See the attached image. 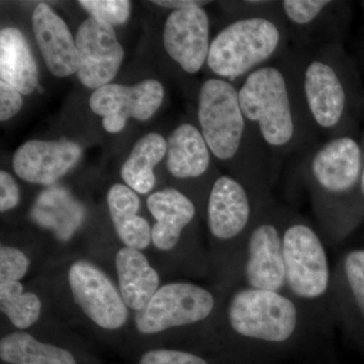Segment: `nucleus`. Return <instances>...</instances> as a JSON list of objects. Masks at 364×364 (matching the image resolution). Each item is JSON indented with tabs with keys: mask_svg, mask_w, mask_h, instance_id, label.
<instances>
[{
	"mask_svg": "<svg viewBox=\"0 0 364 364\" xmlns=\"http://www.w3.org/2000/svg\"><path fill=\"white\" fill-rule=\"evenodd\" d=\"M238 93L244 117L265 147L282 152L296 145L303 111L282 69L260 67L244 79Z\"/></svg>",
	"mask_w": 364,
	"mask_h": 364,
	"instance_id": "1",
	"label": "nucleus"
},
{
	"mask_svg": "<svg viewBox=\"0 0 364 364\" xmlns=\"http://www.w3.org/2000/svg\"><path fill=\"white\" fill-rule=\"evenodd\" d=\"M284 43L279 21L254 14L230 23L210 42L207 64L215 75L232 81L265 66Z\"/></svg>",
	"mask_w": 364,
	"mask_h": 364,
	"instance_id": "2",
	"label": "nucleus"
},
{
	"mask_svg": "<svg viewBox=\"0 0 364 364\" xmlns=\"http://www.w3.org/2000/svg\"><path fill=\"white\" fill-rule=\"evenodd\" d=\"M198 119L210 152L221 161L240 157L244 144L258 136L242 112L238 90L230 81L210 78L198 92Z\"/></svg>",
	"mask_w": 364,
	"mask_h": 364,
	"instance_id": "3",
	"label": "nucleus"
},
{
	"mask_svg": "<svg viewBox=\"0 0 364 364\" xmlns=\"http://www.w3.org/2000/svg\"><path fill=\"white\" fill-rule=\"evenodd\" d=\"M228 318L237 334L267 343H284L298 326V310L291 299L251 287L234 294Z\"/></svg>",
	"mask_w": 364,
	"mask_h": 364,
	"instance_id": "4",
	"label": "nucleus"
},
{
	"mask_svg": "<svg viewBox=\"0 0 364 364\" xmlns=\"http://www.w3.org/2000/svg\"><path fill=\"white\" fill-rule=\"evenodd\" d=\"M215 308V299L205 287L191 282H170L160 287L134 322L143 335H155L171 328L196 324Z\"/></svg>",
	"mask_w": 364,
	"mask_h": 364,
	"instance_id": "5",
	"label": "nucleus"
},
{
	"mask_svg": "<svg viewBox=\"0 0 364 364\" xmlns=\"http://www.w3.org/2000/svg\"><path fill=\"white\" fill-rule=\"evenodd\" d=\"M287 284L296 296L320 298L329 286L327 254L317 233L304 223H294L282 235Z\"/></svg>",
	"mask_w": 364,
	"mask_h": 364,
	"instance_id": "6",
	"label": "nucleus"
},
{
	"mask_svg": "<svg viewBox=\"0 0 364 364\" xmlns=\"http://www.w3.org/2000/svg\"><path fill=\"white\" fill-rule=\"evenodd\" d=\"M72 296L86 317L102 329H121L128 322L129 308L107 273L95 263L78 260L69 268Z\"/></svg>",
	"mask_w": 364,
	"mask_h": 364,
	"instance_id": "7",
	"label": "nucleus"
},
{
	"mask_svg": "<svg viewBox=\"0 0 364 364\" xmlns=\"http://www.w3.org/2000/svg\"><path fill=\"white\" fill-rule=\"evenodd\" d=\"M164 88L155 79H146L135 85L109 83L93 91L91 111L102 117V127L109 133L124 130L129 119L147 121L161 107Z\"/></svg>",
	"mask_w": 364,
	"mask_h": 364,
	"instance_id": "8",
	"label": "nucleus"
},
{
	"mask_svg": "<svg viewBox=\"0 0 364 364\" xmlns=\"http://www.w3.org/2000/svg\"><path fill=\"white\" fill-rule=\"evenodd\" d=\"M304 107L320 130L331 132L339 126L346 109L347 95L329 53L306 62L301 74Z\"/></svg>",
	"mask_w": 364,
	"mask_h": 364,
	"instance_id": "9",
	"label": "nucleus"
},
{
	"mask_svg": "<svg viewBox=\"0 0 364 364\" xmlns=\"http://www.w3.org/2000/svg\"><path fill=\"white\" fill-rule=\"evenodd\" d=\"M75 42L79 81L95 90L109 85L121 68L124 56L114 26L90 16L79 26Z\"/></svg>",
	"mask_w": 364,
	"mask_h": 364,
	"instance_id": "10",
	"label": "nucleus"
},
{
	"mask_svg": "<svg viewBox=\"0 0 364 364\" xmlns=\"http://www.w3.org/2000/svg\"><path fill=\"white\" fill-rule=\"evenodd\" d=\"M163 44L170 58L188 74L198 73L210 52V21L203 7L177 9L165 21Z\"/></svg>",
	"mask_w": 364,
	"mask_h": 364,
	"instance_id": "11",
	"label": "nucleus"
},
{
	"mask_svg": "<svg viewBox=\"0 0 364 364\" xmlns=\"http://www.w3.org/2000/svg\"><path fill=\"white\" fill-rule=\"evenodd\" d=\"M81 155L80 146L72 141L31 140L14 152L13 166L23 181L50 186L65 176Z\"/></svg>",
	"mask_w": 364,
	"mask_h": 364,
	"instance_id": "12",
	"label": "nucleus"
},
{
	"mask_svg": "<svg viewBox=\"0 0 364 364\" xmlns=\"http://www.w3.org/2000/svg\"><path fill=\"white\" fill-rule=\"evenodd\" d=\"M310 171L314 181L325 193H347L361 176V151L358 144L347 136L331 139L313 153Z\"/></svg>",
	"mask_w": 364,
	"mask_h": 364,
	"instance_id": "13",
	"label": "nucleus"
},
{
	"mask_svg": "<svg viewBox=\"0 0 364 364\" xmlns=\"http://www.w3.org/2000/svg\"><path fill=\"white\" fill-rule=\"evenodd\" d=\"M33 31L47 68L56 77L77 73L79 55L75 40L65 21L48 4L33 9Z\"/></svg>",
	"mask_w": 364,
	"mask_h": 364,
	"instance_id": "14",
	"label": "nucleus"
},
{
	"mask_svg": "<svg viewBox=\"0 0 364 364\" xmlns=\"http://www.w3.org/2000/svg\"><path fill=\"white\" fill-rule=\"evenodd\" d=\"M245 277L251 289L277 293L287 284L282 237L272 223H261L250 235Z\"/></svg>",
	"mask_w": 364,
	"mask_h": 364,
	"instance_id": "15",
	"label": "nucleus"
},
{
	"mask_svg": "<svg viewBox=\"0 0 364 364\" xmlns=\"http://www.w3.org/2000/svg\"><path fill=\"white\" fill-rule=\"evenodd\" d=\"M250 218V198L243 184L232 176L218 177L208 196L210 234L220 240L233 239L246 229Z\"/></svg>",
	"mask_w": 364,
	"mask_h": 364,
	"instance_id": "16",
	"label": "nucleus"
},
{
	"mask_svg": "<svg viewBox=\"0 0 364 364\" xmlns=\"http://www.w3.org/2000/svg\"><path fill=\"white\" fill-rule=\"evenodd\" d=\"M148 210L156 223L152 243L160 251L176 248L184 228L193 222L196 207L191 198L176 188L163 189L147 198Z\"/></svg>",
	"mask_w": 364,
	"mask_h": 364,
	"instance_id": "17",
	"label": "nucleus"
},
{
	"mask_svg": "<svg viewBox=\"0 0 364 364\" xmlns=\"http://www.w3.org/2000/svg\"><path fill=\"white\" fill-rule=\"evenodd\" d=\"M116 269L124 303L131 310L139 312L159 289V274L142 251L127 246L117 252Z\"/></svg>",
	"mask_w": 364,
	"mask_h": 364,
	"instance_id": "18",
	"label": "nucleus"
},
{
	"mask_svg": "<svg viewBox=\"0 0 364 364\" xmlns=\"http://www.w3.org/2000/svg\"><path fill=\"white\" fill-rule=\"evenodd\" d=\"M210 152L202 132L191 124H182L167 140L166 166L178 179H193L208 171Z\"/></svg>",
	"mask_w": 364,
	"mask_h": 364,
	"instance_id": "19",
	"label": "nucleus"
},
{
	"mask_svg": "<svg viewBox=\"0 0 364 364\" xmlns=\"http://www.w3.org/2000/svg\"><path fill=\"white\" fill-rule=\"evenodd\" d=\"M0 80L25 95L39 86L37 63L18 28H6L0 32Z\"/></svg>",
	"mask_w": 364,
	"mask_h": 364,
	"instance_id": "20",
	"label": "nucleus"
},
{
	"mask_svg": "<svg viewBox=\"0 0 364 364\" xmlns=\"http://www.w3.org/2000/svg\"><path fill=\"white\" fill-rule=\"evenodd\" d=\"M107 207L117 237L127 247L144 250L152 242V229L138 215L140 198L126 184L116 183L107 191Z\"/></svg>",
	"mask_w": 364,
	"mask_h": 364,
	"instance_id": "21",
	"label": "nucleus"
},
{
	"mask_svg": "<svg viewBox=\"0 0 364 364\" xmlns=\"http://www.w3.org/2000/svg\"><path fill=\"white\" fill-rule=\"evenodd\" d=\"M167 154V141L158 133L143 136L132 149L121 169L126 186L136 193H150L156 183L155 166Z\"/></svg>",
	"mask_w": 364,
	"mask_h": 364,
	"instance_id": "22",
	"label": "nucleus"
},
{
	"mask_svg": "<svg viewBox=\"0 0 364 364\" xmlns=\"http://www.w3.org/2000/svg\"><path fill=\"white\" fill-rule=\"evenodd\" d=\"M0 359L6 364H78L68 349L40 341L23 331L9 333L2 337Z\"/></svg>",
	"mask_w": 364,
	"mask_h": 364,
	"instance_id": "23",
	"label": "nucleus"
},
{
	"mask_svg": "<svg viewBox=\"0 0 364 364\" xmlns=\"http://www.w3.org/2000/svg\"><path fill=\"white\" fill-rule=\"evenodd\" d=\"M0 310L14 327L25 330L39 320L42 303L37 294L25 293L21 282H1Z\"/></svg>",
	"mask_w": 364,
	"mask_h": 364,
	"instance_id": "24",
	"label": "nucleus"
},
{
	"mask_svg": "<svg viewBox=\"0 0 364 364\" xmlns=\"http://www.w3.org/2000/svg\"><path fill=\"white\" fill-rule=\"evenodd\" d=\"M333 2L328 0H284L280 2L284 16L299 28L312 26Z\"/></svg>",
	"mask_w": 364,
	"mask_h": 364,
	"instance_id": "25",
	"label": "nucleus"
},
{
	"mask_svg": "<svg viewBox=\"0 0 364 364\" xmlns=\"http://www.w3.org/2000/svg\"><path fill=\"white\" fill-rule=\"evenodd\" d=\"M78 4L90 14L112 26H122L131 14V1L128 0H79Z\"/></svg>",
	"mask_w": 364,
	"mask_h": 364,
	"instance_id": "26",
	"label": "nucleus"
},
{
	"mask_svg": "<svg viewBox=\"0 0 364 364\" xmlns=\"http://www.w3.org/2000/svg\"><path fill=\"white\" fill-rule=\"evenodd\" d=\"M31 261L21 249L1 245L0 247V284L20 282L30 269Z\"/></svg>",
	"mask_w": 364,
	"mask_h": 364,
	"instance_id": "27",
	"label": "nucleus"
},
{
	"mask_svg": "<svg viewBox=\"0 0 364 364\" xmlns=\"http://www.w3.org/2000/svg\"><path fill=\"white\" fill-rule=\"evenodd\" d=\"M344 268L352 294L364 315V250H354L347 254Z\"/></svg>",
	"mask_w": 364,
	"mask_h": 364,
	"instance_id": "28",
	"label": "nucleus"
},
{
	"mask_svg": "<svg viewBox=\"0 0 364 364\" xmlns=\"http://www.w3.org/2000/svg\"><path fill=\"white\" fill-rule=\"evenodd\" d=\"M136 364H210L207 359L193 352L178 349L157 348L146 351Z\"/></svg>",
	"mask_w": 364,
	"mask_h": 364,
	"instance_id": "29",
	"label": "nucleus"
},
{
	"mask_svg": "<svg viewBox=\"0 0 364 364\" xmlns=\"http://www.w3.org/2000/svg\"><path fill=\"white\" fill-rule=\"evenodd\" d=\"M23 107V97L14 86L0 80V121L6 122L16 116Z\"/></svg>",
	"mask_w": 364,
	"mask_h": 364,
	"instance_id": "30",
	"label": "nucleus"
},
{
	"mask_svg": "<svg viewBox=\"0 0 364 364\" xmlns=\"http://www.w3.org/2000/svg\"><path fill=\"white\" fill-rule=\"evenodd\" d=\"M21 191L16 179L9 172L0 171V212L6 213L18 207Z\"/></svg>",
	"mask_w": 364,
	"mask_h": 364,
	"instance_id": "31",
	"label": "nucleus"
},
{
	"mask_svg": "<svg viewBox=\"0 0 364 364\" xmlns=\"http://www.w3.org/2000/svg\"><path fill=\"white\" fill-rule=\"evenodd\" d=\"M152 4L177 11V9H193V7H203L210 4V1H198V0H156V1H152Z\"/></svg>",
	"mask_w": 364,
	"mask_h": 364,
	"instance_id": "32",
	"label": "nucleus"
},
{
	"mask_svg": "<svg viewBox=\"0 0 364 364\" xmlns=\"http://www.w3.org/2000/svg\"><path fill=\"white\" fill-rule=\"evenodd\" d=\"M364 158V155H363ZM361 191H363V195L364 196V168L363 172H361V181H360Z\"/></svg>",
	"mask_w": 364,
	"mask_h": 364,
	"instance_id": "33",
	"label": "nucleus"
}]
</instances>
